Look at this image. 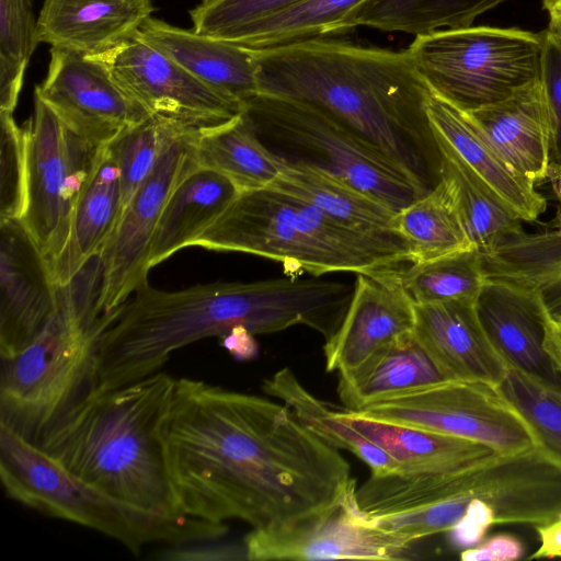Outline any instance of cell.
<instances>
[{"instance_id": "1", "label": "cell", "mask_w": 561, "mask_h": 561, "mask_svg": "<svg viewBox=\"0 0 561 561\" xmlns=\"http://www.w3.org/2000/svg\"><path fill=\"white\" fill-rule=\"evenodd\" d=\"M163 438L185 517L283 529L340 508L356 489L339 449L285 404L204 380L175 379Z\"/></svg>"}, {"instance_id": "2", "label": "cell", "mask_w": 561, "mask_h": 561, "mask_svg": "<svg viewBox=\"0 0 561 561\" xmlns=\"http://www.w3.org/2000/svg\"><path fill=\"white\" fill-rule=\"evenodd\" d=\"M353 287L313 276L216 282L167 291L146 286L105 314L90 391H106L160 371L191 343L224 336L236 327L254 335L306 325L330 339Z\"/></svg>"}, {"instance_id": "3", "label": "cell", "mask_w": 561, "mask_h": 561, "mask_svg": "<svg viewBox=\"0 0 561 561\" xmlns=\"http://www.w3.org/2000/svg\"><path fill=\"white\" fill-rule=\"evenodd\" d=\"M253 51L259 93L313 106L428 190L439 181L442 158L426 112L431 89L408 50L323 37Z\"/></svg>"}, {"instance_id": "4", "label": "cell", "mask_w": 561, "mask_h": 561, "mask_svg": "<svg viewBox=\"0 0 561 561\" xmlns=\"http://www.w3.org/2000/svg\"><path fill=\"white\" fill-rule=\"evenodd\" d=\"M174 385L175 378L160 370L112 390L89 391L38 445L114 500L161 519H185L173 493L163 438Z\"/></svg>"}, {"instance_id": "5", "label": "cell", "mask_w": 561, "mask_h": 561, "mask_svg": "<svg viewBox=\"0 0 561 561\" xmlns=\"http://www.w3.org/2000/svg\"><path fill=\"white\" fill-rule=\"evenodd\" d=\"M192 245L259 255L313 276L403 271L414 263L399 233L350 228L271 186L240 192Z\"/></svg>"}, {"instance_id": "6", "label": "cell", "mask_w": 561, "mask_h": 561, "mask_svg": "<svg viewBox=\"0 0 561 561\" xmlns=\"http://www.w3.org/2000/svg\"><path fill=\"white\" fill-rule=\"evenodd\" d=\"M104 325L92 279L78 274L58 285L57 308L44 329L19 354L1 359L0 424L38 444L90 391Z\"/></svg>"}, {"instance_id": "7", "label": "cell", "mask_w": 561, "mask_h": 561, "mask_svg": "<svg viewBox=\"0 0 561 561\" xmlns=\"http://www.w3.org/2000/svg\"><path fill=\"white\" fill-rule=\"evenodd\" d=\"M0 479L8 497L50 517L99 531L138 554L156 542L172 546L220 539L226 523L165 520L123 504L69 472L37 443L0 424Z\"/></svg>"}, {"instance_id": "8", "label": "cell", "mask_w": 561, "mask_h": 561, "mask_svg": "<svg viewBox=\"0 0 561 561\" xmlns=\"http://www.w3.org/2000/svg\"><path fill=\"white\" fill-rule=\"evenodd\" d=\"M244 113L264 145L286 162L329 173L394 211L430 191L379 149L313 106L259 93L245 103Z\"/></svg>"}, {"instance_id": "9", "label": "cell", "mask_w": 561, "mask_h": 561, "mask_svg": "<svg viewBox=\"0 0 561 561\" xmlns=\"http://www.w3.org/2000/svg\"><path fill=\"white\" fill-rule=\"evenodd\" d=\"M545 31L468 26L417 35L407 49L430 89L465 112L540 78Z\"/></svg>"}, {"instance_id": "10", "label": "cell", "mask_w": 561, "mask_h": 561, "mask_svg": "<svg viewBox=\"0 0 561 561\" xmlns=\"http://www.w3.org/2000/svg\"><path fill=\"white\" fill-rule=\"evenodd\" d=\"M351 411L376 421L473 440L500 454L539 445L529 423L501 389L483 382L448 381Z\"/></svg>"}, {"instance_id": "11", "label": "cell", "mask_w": 561, "mask_h": 561, "mask_svg": "<svg viewBox=\"0 0 561 561\" xmlns=\"http://www.w3.org/2000/svg\"><path fill=\"white\" fill-rule=\"evenodd\" d=\"M23 126L27 168L20 220L51 268L67 247L75 204L98 148L70 131L37 96L34 117Z\"/></svg>"}, {"instance_id": "12", "label": "cell", "mask_w": 561, "mask_h": 561, "mask_svg": "<svg viewBox=\"0 0 561 561\" xmlns=\"http://www.w3.org/2000/svg\"><path fill=\"white\" fill-rule=\"evenodd\" d=\"M191 129L181 127L169 140L153 172L124 208L99 253L102 314L112 312L148 284L152 239L167 201L188 164L186 138Z\"/></svg>"}, {"instance_id": "13", "label": "cell", "mask_w": 561, "mask_h": 561, "mask_svg": "<svg viewBox=\"0 0 561 561\" xmlns=\"http://www.w3.org/2000/svg\"><path fill=\"white\" fill-rule=\"evenodd\" d=\"M95 58L106 65L121 88L150 115L201 128L244 112V104L203 83L136 35Z\"/></svg>"}, {"instance_id": "14", "label": "cell", "mask_w": 561, "mask_h": 561, "mask_svg": "<svg viewBox=\"0 0 561 561\" xmlns=\"http://www.w3.org/2000/svg\"><path fill=\"white\" fill-rule=\"evenodd\" d=\"M35 96L70 131L95 148L150 116L121 88L103 61L54 47L47 76L35 88Z\"/></svg>"}, {"instance_id": "15", "label": "cell", "mask_w": 561, "mask_h": 561, "mask_svg": "<svg viewBox=\"0 0 561 561\" xmlns=\"http://www.w3.org/2000/svg\"><path fill=\"white\" fill-rule=\"evenodd\" d=\"M50 265L20 219L0 220V357L23 351L57 308Z\"/></svg>"}, {"instance_id": "16", "label": "cell", "mask_w": 561, "mask_h": 561, "mask_svg": "<svg viewBox=\"0 0 561 561\" xmlns=\"http://www.w3.org/2000/svg\"><path fill=\"white\" fill-rule=\"evenodd\" d=\"M353 497L340 508L295 527L252 529L242 541L248 560L411 559L410 545L380 533L357 518Z\"/></svg>"}, {"instance_id": "17", "label": "cell", "mask_w": 561, "mask_h": 561, "mask_svg": "<svg viewBox=\"0 0 561 561\" xmlns=\"http://www.w3.org/2000/svg\"><path fill=\"white\" fill-rule=\"evenodd\" d=\"M403 271L356 274L344 318L323 346L327 371H351L414 330L415 304L404 287Z\"/></svg>"}, {"instance_id": "18", "label": "cell", "mask_w": 561, "mask_h": 561, "mask_svg": "<svg viewBox=\"0 0 561 561\" xmlns=\"http://www.w3.org/2000/svg\"><path fill=\"white\" fill-rule=\"evenodd\" d=\"M426 112L438 149L454 157L491 195L523 221L545 213L543 195L506 162L467 112L432 90Z\"/></svg>"}, {"instance_id": "19", "label": "cell", "mask_w": 561, "mask_h": 561, "mask_svg": "<svg viewBox=\"0 0 561 561\" xmlns=\"http://www.w3.org/2000/svg\"><path fill=\"white\" fill-rule=\"evenodd\" d=\"M414 333L454 381L500 387L507 374L510 365L489 339L477 301L415 305Z\"/></svg>"}, {"instance_id": "20", "label": "cell", "mask_w": 561, "mask_h": 561, "mask_svg": "<svg viewBox=\"0 0 561 561\" xmlns=\"http://www.w3.org/2000/svg\"><path fill=\"white\" fill-rule=\"evenodd\" d=\"M153 10L151 0H44L37 41L100 57L130 41Z\"/></svg>"}, {"instance_id": "21", "label": "cell", "mask_w": 561, "mask_h": 561, "mask_svg": "<svg viewBox=\"0 0 561 561\" xmlns=\"http://www.w3.org/2000/svg\"><path fill=\"white\" fill-rule=\"evenodd\" d=\"M467 113L512 168L535 185L546 181L552 126L540 78L500 102Z\"/></svg>"}, {"instance_id": "22", "label": "cell", "mask_w": 561, "mask_h": 561, "mask_svg": "<svg viewBox=\"0 0 561 561\" xmlns=\"http://www.w3.org/2000/svg\"><path fill=\"white\" fill-rule=\"evenodd\" d=\"M136 37L216 91L242 104L259 94L253 50L149 18Z\"/></svg>"}, {"instance_id": "23", "label": "cell", "mask_w": 561, "mask_h": 561, "mask_svg": "<svg viewBox=\"0 0 561 561\" xmlns=\"http://www.w3.org/2000/svg\"><path fill=\"white\" fill-rule=\"evenodd\" d=\"M480 254L488 282L531 297L561 322V207L540 229L510 236Z\"/></svg>"}, {"instance_id": "24", "label": "cell", "mask_w": 561, "mask_h": 561, "mask_svg": "<svg viewBox=\"0 0 561 561\" xmlns=\"http://www.w3.org/2000/svg\"><path fill=\"white\" fill-rule=\"evenodd\" d=\"M477 309L489 339L510 366L545 381L561 382V373L543 346L545 317L535 299L486 280Z\"/></svg>"}, {"instance_id": "25", "label": "cell", "mask_w": 561, "mask_h": 561, "mask_svg": "<svg viewBox=\"0 0 561 561\" xmlns=\"http://www.w3.org/2000/svg\"><path fill=\"white\" fill-rule=\"evenodd\" d=\"M123 209L119 171L105 145L98 148L76 201L67 247L50 268L57 285L69 283L100 253L118 224Z\"/></svg>"}, {"instance_id": "26", "label": "cell", "mask_w": 561, "mask_h": 561, "mask_svg": "<svg viewBox=\"0 0 561 561\" xmlns=\"http://www.w3.org/2000/svg\"><path fill=\"white\" fill-rule=\"evenodd\" d=\"M451 380L416 337L414 330L378 350L355 369L339 374L337 392L345 409Z\"/></svg>"}, {"instance_id": "27", "label": "cell", "mask_w": 561, "mask_h": 561, "mask_svg": "<svg viewBox=\"0 0 561 561\" xmlns=\"http://www.w3.org/2000/svg\"><path fill=\"white\" fill-rule=\"evenodd\" d=\"M239 188L224 174L195 165L191 159L172 190L154 232L149 267L183 248L192 247L238 196Z\"/></svg>"}, {"instance_id": "28", "label": "cell", "mask_w": 561, "mask_h": 561, "mask_svg": "<svg viewBox=\"0 0 561 561\" xmlns=\"http://www.w3.org/2000/svg\"><path fill=\"white\" fill-rule=\"evenodd\" d=\"M191 161L227 176L240 192L270 186L286 161L267 148L243 112L217 125L188 131Z\"/></svg>"}, {"instance_id": "29", "label": "cell", "mask_w": 561, "mask_h": 561, "mask_svg": "<svg viewBox=\"0 0 561 561\" xmlns=\"http://www.w3.org/2000/svg\"><path fill=\"white\" fill-rule=\"evenodd\" d=\"M341 417L369 442L392 457L404 473L446 470L494 453L465 438L359 416L340 410Z\"/></svg>"}, {"instance_id": "30", "label": "cell", "mask_w": 561, "mask_h": 561, "mask_svg": "<svg viewBox=\"0 0 561 561\" xmlns=\"http://www.w3.org/2000/svg\"><path fill=\"white\" fill-rule=\"evenodd\" d=\"M392 230L409 244L414 263L477 250L461 216L455 182L444 171L426 194L396 213Z\"/></svg>"}, {"instance_id": "31", "label": "cell", "mask_w": 561, "mask_h": 561, "mask_svg": "<svg viewBox=\"0 0 561 561\" xmlns=\"http://www.w3.org/2000/svg\"><path fill=\"white\" fill-rule=\"evenodd\" d=\"M296 196L350 228L388 232L397 211L379 199L316 168L286 162L270 185Z\"/></svg>"}, {"instance_id": "32", "label": "cell", "mask_w": 561, "mask_h": 561, "mask_svg": "<svg viewBox=\"0 0 561 561\" xmlns=\"http://www.w3.org/2000/svg\"><path fill=\"white\" fill-rule=\"evenodd\" d=\"M262 390L285 404L305 427L323 442L357 456L370 468V474L400 471L392 457L351 427L341 417L340 409L312 394L290 368L284 367L264 379Z\"/></svg>"}, {"instance_id": "33", "label": "cell", "mask_w": 561, "mask_h": 561, "mask_svg": "<svg viewBox=\"0 0 561 561\" xmlns=\"http://www.w3.org/2000/svg\"><path fill=\"white\" fill-rule=\"evenodd\" d=\"M504 0H366L343 23V33L357 26L414 36L471 26L482 13Z\"/></svg>"}, {"instance_id": "34", "label": "cell", "mask_w": 561, "mask_h": 561, "mask_svg": "<svg viewBox=\"0 0 561 561\" xmlns=\"http://www.w3.org/2000/svg\"><path fill=\"white\" fill-rule=\"evenodd\" d=\"M366 0H306L234 34L230 42L264 50L343 33L346 16Z\"/></svg>"}, {"instance_id": "35", "label": "cell", "mask_w": 561, "mask_h": 561, "mask_svg": "<svg viewBox=\"0 0 561 561\" xmlns=\"http://www.w3.org/2000/svg\"><path fill=\"white\" fill-rule=\"evenodd\" d=\"M402 279L415 305L477 301L486 284L481 254L477 250L411 264L403 271Z\"/></svg>"}, {"instance_id": "36", "label": "cell", "mask_w": 561, "mask_h": 561, "mask_svg": "<svg viewBox=\"0 0 561 561\" xmlns=\"http://www.w3.org/2000/svg\"><path fill=\"white\" fill-rule=\"evenodd\" d=\"M438 150L442 171L455 182L461 216L477 251L486 253L503 239L524 230L519 217L491 195L454 157Z\"/></svg>"}, {"instance_id": "37", "label": "cell", "mask_w": 561, "mask_h": 561, "mask_svg": "<svg viewBox=\"0 0 561 561\" xmlns=\"http://www.w3.org/2000/svg\"><path fill=\"white\" fill-rule=\"evenodd\" d=\"M37 41L33 0H0V111L13 113Z\"/></svg>"}, {"instance_id": "38", "label": "cell", "mask_w": 561, "mask_h": 561, "mask_svg": "<svg viewBox=\"0 0 561 561\" xmlns=\"http://www.w3.org/2000/svg\"><path fill=\"white\" fill-rule=\"evenodd\" d=\"M181 127L186 126L150 115L107 144L119 171L124 208L153 172L169 140Z\"/></svg>"}, {"instance_id": "39", "label": "cell", "mask_w": 561, "mask_h": 561, "mask_svg": "<svg viewBox=\"0 0 561 561\" xmlns=\"http://www.w3.org/2000/svg\"><path fill=\"white\" fill-rule=\"evenodd\" d=\"M499 388L529 423L539 445L561 461V382L510 366Z\"/></svg>"}, {"instance_id": "40", "label": "cell", "mask_w": 561, "mask_h": 561, "mask_svg": "<svg viewBox=\"0 0 561 561\" xmlns=\"http://www.w3.org/2000/svg\"><path fill=\"white\" fill-rule=\"evenodd\" d=\"M306 0H213L190 11L193 30L226 41L236 32Z\"/></svg>"}, {"instance_id": "41", "label": "cell", "mask_w": 561, "mask_h": 561, "mask_svg": "<svg viewBox=\"0 0 561 561\" xmlns=\"http://www.w3.org/2000/svg\"><path fill=\"white\" fill-rule=\"evenodd\" d=\"M12 114L0 111V220L21 219L25 205L26 136Z\"/></svg>"}, {"instance_id": "42", "label": "cell", "mask_w": 561, "mask_h": 561, "mask_svg": "<svg viewBox=\"0 0 561 561\" xmlns=\"http://www.w3.org/2000/svg\"><path fill=\"white\" fill-rule=\"evenodd\" d=\"M540 81L551 116L550 165H561V41L547 30L541 55Z\"/></svg>"}, {"instance_id": "43", "label": "cell", "mask_w": 561, "mask_h": 561, "mask_svg": "<svg viewBox=\"0 0 561 561\" xmlns=\"http://www.w3.org/2000/svg\"><path fill=\"white\" fill-rule=\"evenodd\" d=\"M497 524L494 507L482 499H474L461 520L448 533L456 547L468 549L479 545L490 527Z\"/></svg>"}, {"instance_id": "44", "label": "cell", "mask_w": 561, "mask_h": 561, "mask_svg": "<svg viewBox=\"0 0 561 561\" xmlns=\"http://www.w3.org/2000/svg\"><path fill=\"white\" fill-rule=\"evenodd\" d=\"M216 540H205L192 543L172 546L158 557L159 560L178 561H228L248 560L245 547L242 543H222Z\"/></svg>"}, {"instance_id": "45", "label": "cell", "mask_w": 561, "mask_h": 561, "mask_svg": "<svg viewBox=\"0 0 561 561\" xmlns=\"http://www.w3.org/2000/svg\"><path fill=\"white\" fill-rule=\"evenodd\" d=\"M523 541L511 534H496L479 545L465 549L462 561H515L524 556Z\"/></svg>"}, {"instance_id": "46", "label": "cell", "mask_w": 561, "mask_h": 561, "mask_svg": "<svg viewBox=\"0 0 561 561\" xmlns=\"http://www.w3.org/2000/svg\"><path fill=\"white\" fill-rule=\"evenodd\" d=\"M224 346L238 360L254 358L259 352V345L251 333L244 327H236L222 336Z\"/></svg>"}, {"instance_id": "47", "label": "cell", "mask_w": 561, "mask_h": 561, "mask_svg": "<svg viewBox=\"0 0 561 561\" xmlns=\"http://www.w3.org/2000/svg\"><path fill=\"white\" fill-rule=\"evenodd\" d=\"M540 546L529 560L561 558V519L535 527Z\"/></svg>"}, {"instance_id": "48", "label": "cell", "mask_w": 561, "mask_h": 561, "mask_svg": "<svg viewBox=\"0 0 561 561\" xmlns=\"http://www.w3.org/2000/svg\"><path fill=\"white\" fill-rule=\"evenodd\" d=\"M542 313L545 317L543 346L553 365L561 373V322L550 319L543 310Z\"/></svg>"}, {"instance_id": "49", "label": "cell", "mask_w": 561, "mask_h": 561, "mask_svg": "<svg viewBox=\"0 0 561 561\" xmlns=\"http://www.w3.org/2000/svg\"><path fill=\"white\" fill-rule=\"evenodd\" d=\"M542 8L549 16L547 31L561 41V0H542Z\"/></svg>"}, {"instance_id": "50", "label": "cell", "mask_w": 561, "mask_h": 561, "mask_svg": "<svg viewBox=\"0 0 561 561\" xmlns=\"http://www.w3.org/2000/svg\"><path fill=\"white\" fill-rule=\"evenodd\" d=\"M547 179L551 183L553 194L561 203V165H550Z\"/></svg>"}, {"instance_id": "51", "label": "cell", "mask_w": 561, "mask_h": 561, "mask_svg": "<svg viewBox=\"0 0 561 561\" xmlns=\"http://www.w3.org/2000/svg\"><path fill=\"white\" fill-rule=\"evenodd\" d=\"M209 1H213V0H202V2H209Z\"/></svg>"}]
</instances>
